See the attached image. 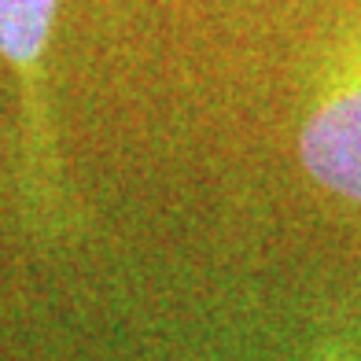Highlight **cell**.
<instances>
[{
    "label": "cell",
    "instance_id": "1",
    "mask_svg": "<svg viewBox=\"0 0 361 361\" xmlns=\"http://www.w3.org/2000/svg\"><path fill=\"white\" fill-rule=\"evenodd\" d=\"M299 159L324 192L361 207V23L324 52L299 126Z\"/></svg>",
    "mask_w": 361,
    "mask_h": 361
},
{
    "label": "cell",
    "instance_id": "2",
    "mask_svg": "<svg viewBox=\"0 0 361 361\" xmlns=\"http://www.w3.org/2000/svg\"><path fill=\"white\" fill-rule=\"evenodd\" d=\"M59 0H0V56L19 74L26 96V122H30V152L41 166H48V133L44 111L37 100L41 74H44V48L56 26Z\"/></svg>",
    "mask_w": 361,
    "mask_h": 361
},
{
    "label": "cell",
    "instance_id": "3",
    "mask_svg": "<svg viewBox=\"0 0 361 361\" xmlns=\"http://www.w3.org/2000/svg\"><path fill=\"white\" fill-rule=\"evenodd\" d=\"M295 361H361V310L347 306L310 336Z\"/></svg>",
    "mask_w": 361,
    "mask_h": 361
}]
</instances>
